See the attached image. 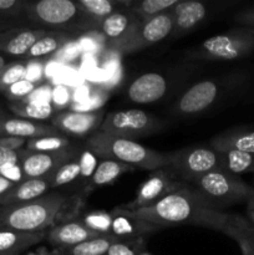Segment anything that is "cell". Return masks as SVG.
<instances>
[{"label": "cell", "mask_w": 254, "mask_h": 255, "mask_svg": "<svg viewBox=\"0 0 254 255\" xmlns=\"http://www.w3.org/2000/svg\"><path fill=\"white\" fill-rule=\"evenodd\" d=\"M116 211L134 218L167 229L176 226H198L223 232L229 214L214 208L193 186L181 182L176 188L157 203L137 211H126L116 207Z\"/></svg>", "instance_id": "obj_1"}, {"label": "cell", "mask_w": 254, "mask_h": 255, "mask_svg": "<svg viewBox=\"0 0 254 255\" xmlns=\"http://www.w3.org/2000/svg\"><path fill=\"white\" fill-rule=\"evenodd\" d=\"M85 198L80 193L51 191L27 203L0 206V232H45L76 218Z\"/></svg>", "instance_id": "obj_2"}, {"label": "cell", "mask_w": 254, "mask_h": 255, "mask_svg": "<svg viewBox=\"0 0 254 255\" xmlns=\"http://www.w3.org/2000/svg\"><path fill=\"white\" fill-rule=\"evenodd\" d=\"M84 144L99 158L121 162L132 168L153 172L168 166L166 153L142 146L133 139L110 136L97 131L87 137Z\"/></svg>", "instance_id": "obj_3"}, {"label": "cell", "mask_w": 254, "mask_h": 255, "mask_svg": "<svg viewBox=\"0 0 254 255\" xmlns=\"http://www.w3.org/2000/svg\"><path fill=\"white\" fill-rule=\"evenodd\" d=\"M24 15L31 21L52 29H77L85 31L99 30L97 25L85 15L79 2L72 0H40L26 2Z\"/></svg>", "instance_id": "obj_4"}, {"label": "cell", "mask_w": 254, "mask_h": 255, "mask_svg": "<svg viewBox=\"0 0 254 255\" xmlns=\"http://www.w3.org/2000/svg\"><path fill=\"white\" fill-rule=\"evenodd\" d=\"M253 51L254 27L238 26L208 37L189 55L204 61H232L248 56Z\"/></svg>", "instance_id": "obj_5"}, {"label": "cell", "mask_w": 254, "mask_h": 255, "mask_svg": "<svg viewBox=\"0 0 254 255\" xmlns=\"http://www.w3.org/2000/svg\"><path fill=\"white\" fill-rule=\"evenodd\" d=\"M199 194L211 206L219 207L248 202L253 196L254 188L242 181L238 176L223 169H214L191 182Z\"/></svg>", "instance_id": "obj_6"}, {"label": "cell", "mask_w": 254, "mask_h": 255, "mask_svg": "<svg viewBox=\"0 0 254 255\" xmlns=\"http://www.w3.org/2000/svg\"><path fill=\"white\" fill-rule=\"evenodd\" d=\"M168 169L178 181L191 183L198 177L221 169L219 154L212 147L194 146L166 153Z\"/></svg>", "instance_id": "obj_7"}, {"label": "cell", "mask_w": 254, "mask_h": 255, "mask_svg": "<svg viewBox=\"0 0 254 255\" xmlns=\"http://www.w3.org/2000/svg\"><path fill=\"white\" fill-rule=\"evenodd\" d=\"M162 122L142 110H122L111 112L104 119L100 132L110 136L133 139L161 131Z\"/></svg>", "instance_id": "obj_8"}, {"label": "cell", "mask_w": 254, "mask_h": 255, "mask_svg": "<svg viewBox=\"0 0 254 255\" xmlns=\"http://www.w3.org/2000/svg\"><path fill=\"white\" fill-rule=\"evenodd\" d=\"M141 21L142 20L128 9L117 10L102 20L99 31L104 37L107 50L120 52V50L133 37Z\"/></svg>", "instance_id": "obj_9"}, {"label": "cell", "mask_w": 254, "mask_h": 255, "mask_svg": "<svg viewBox=\"0 0 254 255\" xmlns=\"http://www.w3.org/2000/svg\"><path fill=\"white\" fill-rule=\"evenodd\" d=\"M174 30V21L172 10L161 15L141 21L133 37L125 45L119 54H131L141 51L146 47L152 46L172 35Z\"/></svg>", "instance_id": "obj_10"}, {"label": "cell", "mask_w": 254, "mask_h": 255, "mask_svg": "<svg viewBox=\"0 0 254 255\" xmlns=\"http://www.w3.org/2000/svg\"><path fill=\"white\" fill-rule=\"evenodd\" d=\"M178 183H181V181H178L168 169H157L152 172L148 178L141 184L133 201L120 206V208L126 211H137L152 206L163 198L172 189L176 188Z\"/></svg>", "instance_id": "obj_11"}, {"label": "cell", "mask_w": 254, "mask_h": 255, "mask_svg": "<svg viewBox=\"0 0 254 255\" xmlns=\"http://www.w3.org/2000/svg\"><path fill=\"white\" fill-rule=\"evenodd\" d=\"M77 149L79 147H70L59 152H30L25 148L20 159L22 173L26 179L40 178L54 173L59 167L76 156Z\"/></svg>", "instance_id": "obj_12"}, {"label": "cell", "mask_w": 254, "mask_h": 255, "mask_svg": "<svg viewBox=\"0 0 254 255\" xmlns=\"http://www.w3.org/2000/svg\"><path fill=\"white\" fill-rule=\"evenodd\" d=\"M105 119L104 111L95 112H77V111H61L52 116L51 125L56 127L61 133L71 136L85 137L95 131H99Z\"/></svg>", "instance_id": "obj_13"}, {"label": "cell", "mask_w": 254, "mask_h": 255, "mask_svg": "<svg viewBox=\"0 0 254 255\" xmlns=\"http://www.w3.org/2000/svg\"><path fill=\"white\" fill-rule=\"evenodd\" d=\"M219 92V84L213 80L197 82L182 95L176 105V111L181 115L199 114L217 101Z\"/></svg>", "instance_id": "obj_14"}, {"label": "cell", "mask_w": 254, "mask_h": 255, "mask_svg": "<svg viewBox=\"0 0 254 255\" xmlns=\"http://www.w3.org/2000/svg\"><path fill=\"white\" fill-rule=\"evenodd\" d=\"M96 237H100V234L90 231L79 219L74 218L47 229L45 241L52 248H70Z\"/></svg>", "instance_id": "obj_15"}, {"label": "cell", "mask_w": 254, "mask_h": 255, "mask_svg": "<svg viewBox=\"0 0 254 255\" xmlns=\"http://www.w3.org/2000/svg\"><path fill=\"white\" fill-rule=\"evenodd\" d=\"M54 173L40 177V178H30L21 183L15 184L10 191L0 197V206L27 203V202L41 198L42 196L52 191L51 186Z\"/></svg>", "instance_id": "obj_16"}, {"label": "cell", "mask_w": 254, "mask_h": 255, "mask_svg": "<svg viewBox=\"0 0 254 255\" xmlns=\"http://www.w3.org/2000/svg\"><path fill=\"white\" fill-rule=\"evenodd\" d=\"M47 30L11 27L0 32V51L12 56H25L32 45L47 34Z\"/></svg>", "instance_id": "obj_17"}, {"label": "cell", "mask_w": 254, "mask_h": 255, "mask_svg": "<svg viewBox=\"0 0 254 255\" xmlns=\"http://www.w3.org/2000/svg\"><path fill=\"white\" fill-rule=\"evenodd\" d=\"M166 91V79L157 72H147L131 82L127 96L136 104H151L162 99Z\"/></svg>", "instance_id": "obj_18"}, {"label": "cell", "mask_w": 254, "mask_h": 255, "mask_svg": "<svg viewBox=\"0 0 254 255\" xmlns=\"http://www.w3.org/2000/svg\"><path fill=\"white\" fill-rule=\"evenodd\" d=\"M208 7L204 2L197 0H179L178 4L172 9L174 21L173 37H179L192 31L198 26L207 16Z\"/></svg>", "instance_id": "obj_19"}, {"label": "cell", "mask_w": 254, "mask_h": 255, "mask_svg": "<svg viewBox=\"0 0 254 255\" xmlns=\"http://www.w3.org/2000/svg\"><path fill=\"white\" fill-rule=\"evenodd\" d=\"M62 134L52 125L30 121L20 117H9L0 120V137L11 136L31 139L42 136H57Z\"/></svg>", "instance_id": "obj_20"}, {"label": "cell", "mask_w": 254, "mask_h": 255, "mask_svg": "<svg viewBox=\"0 0 254 255\" xmlns=\"http://www.w3.org/2000/svg\"><path fill=\"white\" fill-rule=\"evenodd\" d=\"M112 214V227L111 234L117 237L122 241H134V239L144 238V236L156 232L163 231L158 226L144 222L142 219L134 218V217L127 216V214L121 213V212L114 211Z\"/></svg>", "instance_id": "obj_21"}, {"label": "cell", "mask_w": 254, "mask_h": 255, "mask_svg": "<svg viewBox=\"0 0 254 255\" xmlns=\"http://www.w3.org/2000/svg\"><path fill=\"white\" fill-rule=\"evenodd\" d=\"M211 147L216 151L234 149L254 153V128L238 127L222 132L221 134L212 138Z\"/></svg>", "instance_id": "obj_22"}, {"label": "cell", "mask_w": 254, "mask_h": 255, "mask_svg": "<svg viewBox=\"0 0 254 255\" xmlns=\"http://www.w3.org/2000/svg\"><path fill=\"white\" fill-rule=\"evenodd\" d=\"M46 232H0V255H20L46 239Z\"/></svg>", "instance_id": "obj_23"}, {"label": "cell", "mask_w": 254, "mask_h": 255, "mask_svg": "<svg viewBox=\"0 0 254 255\" xmlns=\"http://www.w3.org/2000/svg\"><path fill=\"white\" fill-rule=\"evenodd\" d=\"M133 169L134 168L127 166V164L121 163V162L112 161V159H101L99 164H97L91 179L87 183V186L85 187L84 194L87 196L90 192L95 191V189L100 188V187L114 183L122 174L127 173V172H132Z\"/></svg>", "instance_id": "obj_24"}, {"label": "cell", "mask_w": 254, "mask_h": 255, "mask_svg": "<svg viewBox=\"0 0 254 255\" xmlns=\"http://www.w3.org/2000/svg\"><path fill=\"white\" fill-rule=\"evenodd\" d=\"M132 0H77L80 7L91 21L100 27L102 20L115 11L128 9Z\"/></svg>", "instance_id": "obj_25"}, {"label": "cell", "mask_w": 254, "mask_h": 255, "mask_svg": "<svg viewBox=\"0 0 254 255\" xmlns=\"http://www.w3.org/2000/svg\"><path fill=\"white\" fill-rule=\"evenodd\" d=\"M221 169L238 176L242 173L254 172V153L234 151V149H219Z\"/></svg>", "instance_id": "obj_26"}, {"label": "cell", "mask_w": 254, "mask_h": 255, "mask_svg": "<svg viewBox=\"0 0 254 255\" xmlns=\"http://www.w3.org/2000/svg\"><path fill=\"white\" fill-rule=\"evenodd\" d=\"M9 109L12 114L20 119L40 122L52 119L55 107L50 104H36V102H9Z\"/></svg>", "instance_id": "obj_27"}, {"label": "cell", "mask_w": 254, "mask_h": 255, "mask_svg": "<svg viewBox=\"0 0 254 255\" xmlns=\"http://www.w3.org/2000/svg\"><path fill=\"white\" fill-rule=\"evenodd\" d=\"M67 40H69V37L64 32L49 31L39 41H36L32 45L31 49L27 51V54L24 57L29 60L39 59V57H44L47 56V55L54 54V52H56L57 50H60L66 44Z\"/></svg>", "instance_id": "obj_28"}, {"label": "cell", "mask_w": 254, "mask_h": 255, "mask_svg": "<svg viewBox=\"0 0 254 255\" xmlns=\"http://www.w3.org/2000/svg\"><path fill=\"white\" fill-rule=\"evenodd\" d=\"M120 241L122 239H119L112 234H106V236H100L90 241L82 242L70 248H64V252L65 255H105L112 244Z\"/></svg>", "instance_id": "obj_29"}, {"label": "cell", "mask_w": 254, "mask_h": 255, "mask_svg": "<svg viewBox=\"0 0 254 255\" xmlns=\"http://www.w3.org/2000/svg\"><path fill=\"white\" fill-rule=\"evenodd\" d=\"M178 2L179 0H142V1L132 0L128 10L134 12L142 21H144V20L169 11Z\"/></svg>", "instance_id": "obj_30"}, {"label": "cell", "mask_w": 254, "mask_h": 255, "mask_svg": "<svg viewBox=\"0 0 254 255\" xmlns=\"http://www.w3.org/2000/svg\"><path fill=\"white\" fill-rule=\"evenodd\" d=\"M85 227L100 236L111 234L112 227V214L111 212H105L101 209H94V211L80 213L76 217Z\"/></svg>", "instance_id": "obj_31"}, {"label": "cell", "mask_w": 254, "mask_h": 255, "mask_svg": "<svg viewBox=\"0 0 254 255\" xmlns=\"http://www.w3.org/2000/svg\"><path fill=\"white\" fill-rule=\"evenodd\" d=\"M71 141L64 134L57 136H42L27 141L25 148L30 152H59L70 148Z\"/></svg>", "instance_id": "obj_32"}, {"label": "cell", "mask_w": 254, "mask_h": 255, "mask_svg": "<svg viewBox=\"0 0 254 255\" xmlns=\"http://www.w3.org/2000/svg\"><path fill=\"white\" fill-rule=\"evenodd\" d=\"M79 151V149H77ZM80 178V163L79 157L76 156L74 158L70 159L65 164L55 171L54 178H52V186L51 189H60L64 188L66 186H71V184L77 183Z\"/></svg>", "instance_id": "obj_33"}, {"label": "cell", "mask_w": 254, "mask_h": 255, "mask_svg": "<svg viewBox=\"0 0 254 255\" xmlns=\"http://www.w3.org/2000/svg\"><path fill=\"white\" fill-rule=\"evenodd\" d=\"M77 157H79V163H80V178L77 183L81 186V194H84L85 187L87 186V183L91 179L92 174H94L95 169H96L97 164L101 161V158L96 156L94 152L90 148H87L86 146L79 147V151H77ZM86 197V196H85Z\"/></svg>", "instance_id": "obj_34"}, {"label": "cell", "mask_w": 254, "mask_h": 255, "mask_svg": "<svg viewBox=\"0 0 254 255\" xmlns=\"http://www.w3.org/2000/svg\"><path fill=\"white\" fill-rule=\"evenodd\" d=\"M27 65L24 62H11L7 64L0 71V92H4L11 85L26 79Z\"/></svg>", "instance_id": "obj_35"}, {"label": "cell", "mask_w": 254, "mask_h": 255, "mask_svg": "<svg viewBox=\"0 0 254 255\" xmlns=\"http://www.w3.org/2000/svg\"><path fill=\"white\" fill-rule=\"evenodd\" d=\"M36 81L30 79H24L21 81L16 82V84L11 85L2 94L10 102H22L36 90Z\"/></svg>", "instance_id": "obj_36"}, {"label": "cell", "mask_w": 254, "mask_h": 255, "mask_svg": "<svg viewBox=\"0 0 254 255\" xmlns=\"http://www.w3.org/2000/svg\"><path fill=\"white\" fill-rule=\"evenodd\" d=\"M144 251V238L120 241L112 244L105 255H138Z\"/></svg>", "instance_id": "obj_37"}, {"label": "cell", "mask_w": 254, "mask_h": 255, "mask_svg": "<svg viewBox=\"0 0 254 255\" xmlns=\"http://www.w3.org/2000/svg\"><path fill=\"white\" fill-rule=\"evenodd\" d=\"M25 5L26 1L22 0H0V22L24 15Z\"/></svg>", "instance_id": "obj_38"}, {"label": "cell", "mask_w": 254, "mask_h": 255, "mask_svg": "<svg viewBox=\"0 0 254 255\" xmlns=\"http://www.w3.org/2000/svg\"><path fill=\"white\" fill-rule=\"evenodd\" d=\"M0 176L4 177L5 179H7V181L14 184H19L21 182L26 181L20 163H9L0 167Z\"/></svg>", "instance_id": "obj_39"}, {"label": "cell", "mask_w": 254, "mask_h": 255, "mask_svg": "<svg viewBox=\"0 0 254 255\" xmlns=\"http://www.w3.org/2000/svg\"><path fill=\"white\" fill-rule=\"evenodd\" d=\"M29 139L21 137L2 136L0 137V148L10 149V151H21L26 147Z\"/></svg>", "instance_id": "obj_40"}, {"label": "cell", "mask_w": 254, "mask_h": 255, "mask_svg": "<svg viewBox=\"0 0 254 255\" xmlns=\"http://www.w3.org/2000/svg\"><path fill=\"white\" fill-rule=\"evenodd\" d=\"M51 89L49 86H39L36 87L34 92L24 100L22 102H36V104H50L51 100Z\"/></svg>", "instance_id": "obj_41"}, {"label": "cell", "mask_w": 254, "mask_h": 255, "mask_svg": "<svg viewBox=\"0 0 254 255\" xmlns=\"http://www.w3.org/2000/svg\"><path fill=\"white\" fill-rule=\"evenodd\" d=\"M233 21L239 26L254 27V7H248L233 15Z\"/></svg>", "instance_id": "obj_42"}, {"label": "cell", "mask_w": 254, "mask_h": 255, "mask_svg": "<svg viewBox=\"0 0 254 255\" xmlns=\"http://www.w3.org/2000/svg\"><path fill=\"white\" fill-rule=\"evenodd\" d=\"M24 149L21 151H10V149L0 148V167L9 163H20Z\"/></svg>", "instance_id": "obj_43"}, {"label": "cell", "mask_w": 254, "mask_h": 255, "mask_svg": "<svg viewBox=\"0 0 254 255\" xmlns=\"http://www.w3.org/2000/svg\"><path fill=\"white\" fill-rule=\"evenodd\" d=\"M27 255H65L64 248H51L47 249L45 247H40L36 251L30 252Z\"/></svg>", "instance_id": "obj_44"}, {"label": "cell", "mask_w": 254, "mask_h": 255, "mask_svg": "<svg viewBox=\"0 0 254 255\" xmlns=\"http://www.w3.org/2000/svg\"><path fill=\"white\" fill-rule=\"evenodd\" d=\"M247 216H248V221L254 224V193L251 199L247 202Z\"/></svg>", "instance_id": "obj_45"}, {"label": "cell", "mask_w": 254, "mask_h": 255, "mask_svg": "<svg viewBox=\"0 0 254 255\" xmlns=\"http://www.w3.org/2000/svg\"><path fill=\"white\" fill-rule=\"evenodd\" d=\"M14 186H15L14 183H11L10 181L5 179L4 177L0 176V197H1L2 194L6 193L7 191H10V189H11Z\"/></svg>", "instance_id": "obj_46"}, {"label": "cell", "mask_w": 254, "mask_h": 255, "mask_svg": "<svg viewBox=\"0 0 254 255\" xmlns=\"http://www.w3.org/2000/svg\"><path fill=\"white\" fill-rule=\"evenodd\" d=\"M6 60H5V57L4 56H1V55H0V71H1L2 69H4L5 66H6Z\"/></svg>", "instance_id": "obj_47"}, {"label": "cell", "mask_w": 254, "mask_h": 255, "mask_svg": "<svg viewBox=\"0 0 254 255\" xmlns=\"http://www.w3.org/2000/svg\"><path fill=\"white\" fill-rule=\"evenodd\" d=\"M249 233H251L252 239L254 241V224H252V223H249Z\"/></svg>", "instance_id": "obj_48"}, {"label": "cell", "mask_w": 254, "mask_h": 255, "mask_svg": "<svg viewBox=\"0 0 254 255\" xmlns=\"http://www.w3.org/2000/svg\"><path fill=\"white\" fill-rule=\"evenodd\" d=\"M6 116H7V115L5 114V112L2 111L1 107H0V120H1V119H5V117H6Z\"/></svg>", "instance_id": "obj_49"}, {"label": "cell", "mask_w": 254, "mask_h": 255, "mask_svg": "<svg viewBox=\"0 0 254 255\" xmlns=\"http://www.w3.org/2000/svg\"><path fill=\"white\" fill-rule=\"evenodd\" d=\"M4 30H6V25L4 22H0V32L4 31Z\"/></svg>", "instance_id": "obj_50"}, {"label": "cell", "mask_w": 254, "mask_h": 255, "mask_svg": "<svg viewBox=\"0 0 254 255\" xmlns=\"http://www.w3.org/2000/svg\"><path fill=\"white\" fill-rule=\"evenodd\" d=\"M138 255H152V254H151V253H148V252L143 251V252H141V253H139Z\"/></svg>", "instance_id": "obj_51"}]
</instances>
